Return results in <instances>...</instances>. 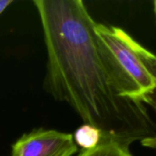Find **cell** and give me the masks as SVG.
<instances>
[{"instance_id": "1", "label": "cell", "mask_w": 156, "mask_h": 156, "mask_svg": "<svg viewBox=\"0 0 156 156\" xmlns=\"http://www.w3.org/2000/svg\"><path fill=\"white\" fill-rule=\"evenodd\" d=\"M47 49L44 89L65 102L101 139L127 148L156 133V121L141 101L126 97L96 21L81 0H34Z\"/></svg>"}, {"instance_id": "2", "label": "cell", "mask_w": 156, "mask_h": 156, "mask_svg": "<svg viewBox=\"0 0 156 156\" xmlns=\"http://www.w3.org/2000/svg\"><path fill=\"white\" fill-rule=\"evenodd\" d=\"M123 94L144 103L156 88V55L122 28L95 24Z\"/></svg>"}, {"instance_id": "3", "label": "cell", "mask_w": 156, "mask_h": 156, "mask_svg": "<svg viewBox=\"0 0 156 156\" xmlns=\"http://www.w3.org/2000/svg\"><path fill=\"white\" fill-rule=\"evenodd\" d=\"M78 151L71 133L37 128L12 144L11 156H73Z\"/></svg>"}, {"instance_id": "4", "label": "cell", "mask_w": 156, "mask_h": 156, "mask_svg": "<svg viewBox=\"0 0 156 156\" xmlns=\"http://www.w3.org/2000/svg\"><path fill=\"white\" fill-rule=\"evenodd\" d=\"M76 145L82 150H90L96 147L101 140V131L90 124H82L72 134Z\"/></svg>"}, {"instance_id": "5", "label": "cell", "mask_w": 156, "mask_h": 156, "mask_svg": "<svg viewBox=\"0 0 156 156\" xmlns=\"http://www.w3.org/2000/svg\"><path fill=\"white\" fill-rule=\"evenodd\" d=\"M77 156H132L129 148L112 140L101 139L100 144L90 150H81Z\"/></svg>"}, {"instance_id": "6", "label": "cell", "mask_w": 156, "mask_h": 156, "mask_svg": "<svg viewBox=\"0 0 156 156\" xmlns=\"http://www.w3.org/2000/svg\"><path fill=\"white\" fill-rule=\"evenodd\" d=\"M144 104L146 106H149L152 111L154 112V115H155L156 118V88L154 89V90L149 94L144 101ZM141 144L144 146V147H146V148H150V149H154L156 150V133L151 138H148V139H145L144 140L143 142H141Z\"/></svg>"}, {"instance_id": "7", "label": "cell", "mask_w": 156, "mask_h": 156, "mask_svg": "<svg viewBox=\"0 0 156 156\" xmlns=\"http://www.w3.org/2000/svg\"><path fill=\"white\" fill-rule=\"evenodd\" d=\"M13 3L14 0H0V15H2Z\"/></svg>"}, {"instance_id": "8", "label": "cell", "mask_w": 156, "mask_h": 156, "mask_svg": "<svg viewBox=\"0 0 156 156\" xmlns=\"http://www.w3.org/2000/svg\"><path fill=\"white\" fill-rule=\"evenodd\" d=\"M154 13H155V16H156V1L154 2Z\"/></svg>"}]
</instances>
